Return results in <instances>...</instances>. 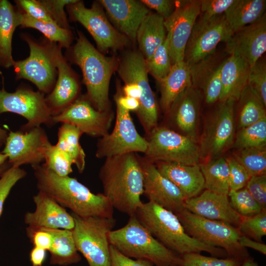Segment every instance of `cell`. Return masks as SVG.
I'll use <instances>...</instances> for the list:
<instances>
[{
	"label": "cell",
	"mask_w": 266,
	"mask_h": 266,
	"mask_svg": "<svg viewBox=\"0 0 266 266\" xmlns=\"http://www.w3.org/2000/svg\"><path fill=\"white\" fill-rule=\"evenodd\" d=\"M32 168L38 191L46 194L62 207L81 217L113 218L114 208L103 193L94 194L76 179L59 176L42 164Z\"/></svg>",
	"instance_id": "6da1fadb"
},
{
	"label": "cell",
	"mask_w": 266,
	"mask_h": 266,
	"mask_svg": "<svg viewBox=\"0 0 266 266\" xmlns=\"http://www.w3.org/2000/svg\"><path fill=\"white\" fill-rule=\"evenodd\" d=\"M99 177L103 194L114 209L133 216L142 202L143 175L141 164L133 153L106 158Z\"/></svg>",
	"instance_id": "7a4b0ae2"
},
{
	"label": "cell",
	"mask_w": 266,
	"mask_h": 266,
	"mask_svg": "<svg viewBox=\"0 0 266 266\" xmlns=\"http://www.w3.org/2000/svg\"><path fill=\"white\" fill-rule=\"evenodd\" d=\"M134 215L154 237L179 256L204 251L213 257H228L223 249L206 245L190 236L175 214L153 202L142 203Z\"/></svg>",
	"instance_id": "3957f363"
},
{
	"label": "cell",
	"mask_w": 266,
	"mask_h": 266,
	"mask_svg": "<svg viewBox=\"0 0 266 266\" xmlns=\"http://www.w3.org/2000/svg\"><path fill=\"white\" fill-rule=\"evenodd\" d=\"M77 33L75 43L67 49L65 57L80 67L87 96L94 107L107 111L110 80L117 62L114 57L105 56L97 50L81 32Z\"/></svg>",
	"instance_id": "277c9868"
},
{
	"label": "cell",
	"mask_w": 266,
	"mask_h": 266,
	"mask_svg": "<svg viewBox=\"0 0 266 266\" xmlns=\"http://www.w3.org/2000/svg\"><path fill=\"white\" fill-rule=\"evenodd\" d=\"M110 244L127 257L151 262L155 266H179L180 256L167 248L140 223L129 217L124 227L108 234Z\"/></svg>",
	"instance_id": "5b68a950"
},
{
	"label": "cell",
	"mask_w": 266,
	"mask_h": 266,
	"mask_svg": "<svg viewBox=\"0 0 266 266\" xmlns=\"http://www.w3.org/2000/svg\"><path fill=\"white\" fill-rule=\"evenodd\" d=\"M21 37L27 43L29 56L24 60L14 61L16 80L26 79L45 95L53 89L57 77L56 56L59 45L45 37L37 40L29 34Z\"/></svg>",
	"instance_id": "8992f818"
},
{
	"label": "cell",
	"mask_w": 266,
	"mask_h": 266,
	"mask_svg": "<svg viewBox=\"0 0 266 266\" xmlns=\"http://www.w3.org/2000/svg\"><path fill=\"white\" fill-rule=\"evenodd\" d=\"M185 232L206 245L223 249L228 257L243 262L250 256L238 242L242 235L238 229L227 223L197 215L186 208L176 214Z\"/></svg>",
	"instance_id": "52a82bcc"
},
{
	"label": "cell",
	"mask_w": 266,
	"mask_h": 266,
	"mask_svg": "<svg viewBox=\"0 0 266 266\" xmlns=\"http://www.w3.org/2000/svg\"><path fill=\"white\" fill-rule=\"evenodd\" d=\"M72 233L78 251L89 266H110L108 234L116 224L113 218L81 217L73 213Z\"/></svg>",
	"instance_id": "ba28073f"
},
{
	"label": "cell",
	"mask_w": 266,
	"mask_h": 266,
	"mask_svg": "<svg viewBox=\"0 0 266 266\" xmlns=\"http://www.w3.org/2000/svg\"><path fill=\"white\" fill-rule=\"evenodd\" d=\"M220 102L205 121L199 144L200 159L206 161L219 158L231 146L234 140L236 101L228 100Z\"/></svg>",
	"instance_id": "9c48e42d"
},
{
	"label": "cell",
	"mask_w": 266,
	"mask_h": 266,
	"mask_svg": "<svg viewBox=\"0 0 266 266\" xmlns=\"http://www.w3.org/2000/svg\"><path fill=\"white\" fill-rule=\"evenodd\" d=\"M152 161L172 162L186 165H200L199 144L185 135L166 128H155L145 152Z\"/></svg>",
	"instance_id": "30bf717a"
},
{
	"label": "cell",
	"mask_w": 266,
	"mask_h": 266,
	"mask_svg": "<svg viewBox=\"0 0 266 266\" xmlns=\"http://www.w3.org/2000/svg\"><path fill=\"white\" fill-rule=\"evenodd\" d=\"M99 3L94 2L87 8L83 1L77 0L66 7L70 19L88 31L100 51H115L128 45L129 39L112 26Z\"/></svg>",
	"instance_id": "8fae6325"
},
{
	"label": "cell",
	"mask_w": 266,
	"mask_h": 266,
	"mask_svg": "<svg viewBox=\"0 0 266 266\" xmlns=\"http://www.w3.org/2000/svg\"><path fill=\"white\" fill-rule=\"evenodd\" d=\"M233 32L224 14L208 17L200 14L185 48L184 61L189 66L210 56L220 42H226Z\"/></svg>",
	"instance_id": "7c38bea8"
},
{
	"label": "cell",
	"mask_w": 266,
	"mask_h": 266,
	"mask_svg": "<svg viewBox=\"0 0 266 266\" xmlns=\"http://www.w3.org/2000/svg\"><path fill=\"white\" fill-rule=\"evenodd\" d=\"M118 71L125 83H134L140 87V105L136 111L145 130L152 131L156 128L158 121V106L149 83L144 56L139 51L126 53L118 66Z\"/></svg>",
	"instance_id": "4fadbf2b"
},
{
	"label": "cell",
	"mask_w": 266,
	"mask_h": 266,
	"mask_svg": "<svg viewBox=\"0 0 266 266\" xmlns=\"http://www.w3.org/2000/svg\"><path fill=\"white\" fill-rule=\"evenodd\" d=\"M45 96L39 91L25 86L18 87L13 92L2 88L0 89V115L10 112L23 117L27 123L21 126V131H28L42 124L52 127L55 123L45 103Z\"/></svg>",
	"instance_id": "5bb4252c"
},
{
	"label": "cell",
	"mask_w": 266,
	"mask_h": 266,
	"mask_svg": "<svg viewBox=\"0 0 266 266\" xmlns=\"http://www.w3.org/2000/svg\"><path fill=\"white\" fill-rule=\"evenodd\" d=\"M45 131L41 126L28 131H10L1 152L7 157L11 166L42 164L51 145Z\"/></svg>",
	"instance_id": "9a60e30c"
},
{
	"label": "cell",
	"mask_w": 266,
	"mask_h": 266,
	"mask_svg": "<svg viewBox=\"0 0 266 266\" xmlns=\"http://www.w3.org/2000/svg\"><path fill=\"white\" fill-rule=\"evenodd\" d=\"M116 103V118L111 133L102 137L97 144L96 157L106 158L134 152L145 153L148 141L138 133L130 112Z\"/></svg>",
	"instance_id": "2e32d148"
},
{
	"label": "cell",
	"mask_w": 266,
	"mask_h": 266,
	"mask_svg": "<svg viewBox=\"0 0 266 266\" xmlns=\"http://www.w3.org/2000/svg\"><path fill=\"white\" fill-rule=\"evenodd\" d=\"M200 13V0L177 1L174 11L165 20L172 65L184 61L186 46Z\"/></svg>",
	"instance_id": "e0dca14e"
},
{
	"label": "cell",
	"mask_w": 266,
	"mask_h": 266,
	"mask_svg": "<svg viewBox=\"0 0 266 266\" xmlns=\"http://www.w3.org/2000/svg\"><path fill=\"white\" fill-rule=\"evenodd\" d=\"M112 116L107 111L96 109L87 95L78 97L60 114L53 117L54 122L66 123L77 128L82 133L91 136L107 134Z\"/></svg>",
	"instance_id": "ac0fdd59"
},
{
	"label": "cell",
	"mask_w": 266,
	"mask_h": 266,
	"mask_svg": "<svg viewBox=\"0 0 266 266\" xmlns=\"http://www.w3.org/2000/svg\"><path fill=\"white\" fill-rule=\"evenodd\" d=\"M225 51L253 66L266 51V14L259 20L233 32L225 42Z\"/></svg>",
	"instance_id": "d6986e66"
},
{
	"label": "cell",
	"mask_w": 266,
	"mask_h": 266,
	"mask_svg": "<svg viewBox=\"0 0 266 266\" xmlns=\"http://www.w3.org/2000/svg\"><path fill=\"white\" fill-rule=\"evenodd\" d=\"M143 175V193L153 202L174 214L185 209V199L180 190L163 176L150 162L141 164Z\"/></svg>",
	"instance_id": "ffe728a7"
},
{
	"label": "cell",
	"mask_w": 266,
	"mask_h": 266,
	"mask_svg": "<svg viewBox=\"0 0 266 266\" xmlns=\"http://www.w3.org/2000/svg\"><path fill=\"white\" fill-rule=\"evenodd\" d=\"M59 45L56 56L57 78L52 90L45 96V101L52 117L61 113L78 98L80 84Z\"/></svg>",
	"instance_id": "44dd1931"
},
{
	"label": "cell",
	"mask_w": 266,
	"mask_h": 266,
	"mask_svg": "<svg viewBox=\"0 0 266 266\" xmlns=\"http://www.w3.org/2000/svg\"><path fill=\"white\" fill-rule=\"evenodd\" d=\"M35 209L27 212L24 222L33 229H60L72 231L75 225L73 217L52 198L41 192L33 197Z\"/></svg>",
	"instance_id": "7402d4cb"
},
{
	"label": "cell",
	"mask_w": 266,
	"mask_h": 266,
	"mask_svg": "<svg viewBox=\"0 0 266 266\" xmlns=\"http://www.w3.org/2000/svg\"><path fill=\"white\" fill-rule=\"evenodd\" d=\"M185 208L199 216L227 223L236 228L243 217L231 206L228 195L205 190L201 194L186 199Z\"/></svg>",
	"instance_id": "603a6c76"
},
{
	"label": "cell",
	"mask_w": 266,
	"mask_h": 266,
	"mask_svg": "<svg viewBox=\"0 0 266 266\" xmlns=\"http://www.w3.org/2000/svg\"><path fill=\"white\" fill-rule=\"evenodd\" d=\"M99 2L122 34L132 41H136L138 29L150 12L148 8L140 0H100Z\"/></svg>",
	"instance_id": "cb8c5ba5"
},
{
	"label": "cell",
	"mask_w": 266,
	"mask_h": 266,
	"mask_svg": "<svg viewBox=\"0 0 266 266\" xmlns=\"http://www.w3.org/2000/svg\"><path fill=\"white\" fill-rule=\"evenodd\" d=\"M201 98V91L192 85L180 95L170 111L174 112V119L179 129L196 142L199 138Z\"/></svg>",
	"instance_id": "d4e9b609"
},
{
	"label": "cell",
	"mask_w": 266,
	"mask_h": 266,
	"mask_svg": "<svg viewBox=\"0 0 266 266\" xmlns=\"http://www.w3.org/2000/svg\"><path fill=\"white\" fill-rule=\"evenodd\" d=\"M157 168L180 190L185 200L197 196L204 189V178L200 165L161 162Z\"/></svg>",
	"instance_id": "484cf974"
},
{
	"label": "cell",
	"mask_w": 266,
	"mask_h": 266,
	"mask_svg": "<svg viewBox=\"0 0 266 266\" xmlns=\"http://www.w3.org/2000/svg\"><path fill=\"white\" fill-rule=\"evenodd\" d=\"M210 57L190 66L192 84L201 90L208 104L219 101L222 90L220 78L222 63H217Z\"/></svg>",
	"instance_id": "4316f807"
},
{
	"label": "cell",
	"mask_w": 266,
	"mask_h": 266,
	"mask_svg": "<svg viewBox=\"0 0 266 266\" xmlns=\"http://www.w3.org/2000/svg\"><path fill=\"white\" fill-rule=\"evenodd\" d=\"M250 68L246 63L233 55L222 63L220 78L222 90L220 101L238 100L248 85Z\"/></svg>",
	"instance_id": "83f0119b"
},
{
	"label": "cell",
	"mask_w": 266,
	"mask_h": 266,
	"mask_svg": "<svg viewBox=\"0 0 266 266\" xmlns=\"http://www.w3.org/2000/svg\"><path fill=\"white\" fill-rule=\"evenodd\" d=\"M22 13L8 0H0V67L13 66L12 37L16 28L20 26Z\"/></svg>",
	"instance_id": "f1b7e54d"
},
{
	"label": "cell",
	"mask_w": 266,
	"mask_h": 266,
	"mask_svg": "<svg viewBox=\"0 0 266 266\" xmlns=\"http://www.w3.org/2000/svg\"><path fill=\"white\" fill-rule=\"evenodd\" d=\"M159 83L161 106L165 112H169L180 95L192 85L190 66L184 61L172 65L169 73Z\"/></svg>",
	"instance_id": "f546056e"
},
{
	"label": "cell",
	"mask_w": 266,
	"mask_h": 266,
	"mask_svg": "<svg viewBox=\"0 0 266 266\" xmlns=\"http://www.w3.org/2000/svg\"><path fill=\"white\" fill-rule=\"evenodd\" d=\"M164 21L157 13L150 12L138 29L136 41L146 60L150 58L166 38Z\"/></svg>",
	"instance_id": "4dcf8cb0"
},
{
	"label": "cell",
	"mask_w": 266,
	"mask_h": 266,
	"mask_svg": "<svg viewBox=\"0 0 266 266\" xmlns=\"http://www.w3.org/2000/svg\"><path fill=\"white\" fill-rule=\"evenodd\" d=\"M43 229V228H42ZM52 236V242L49 251L50 264L67 266L76 264L81 260L72 234V231L60 229H44Z\"/></svg>",
	"instance_id": "1f68e13d"
},
{
	"label": "cell",
	"mask_w": 266,
	"mask_h": 266,
	"mask_svg": "<svg viewBox=\"0 0 266 266\" xmlns=\"http://www.w3.org/2000/svg\"><path fill=\"white\" fill-rule=\"evenodd\" d=\"M266 8L265 0H235L224 15L233 33L261 19Z\"/></svg>",
	"instance_id": "d6a6232c"
},
{
	"label": "cell",
	"mask_w": 266,
	"mask_h": 266,
	"mask_svg": "<svg viewBox=\"0 0 266 266\" xmlns=\"http://www.w3.org/2000/svg\"><path fill=\"white\" fill-rule=\"evenodd\" d=\"M82 134V133L75 126L63 123L58 128V140L55 144L68 156L79 173L83 172L85 167L86 155L79 143Z\"/></svg>",
	"instance_id": "836d02e7"
},
{
	"label": "cell",
	"mask_w": 266,
	"mask_h": 266,
	"mask_svg": "<svg viewBox=\"0 0 266 266\" xmlns=\"http://www.w3.org/2000/svg\"><path fill=\"white\" fill-rule=\"evenodd\" d=\"M237 101L239 129L266 118V105L248 84Z\"/></svg>",
	"instance_id": "e575fe53"
},
{
	"label": "cell",
	"mask_w": 266,
	"mask_h": 266,
	"mask_svg": "<svg viewBox=\"0 0 266 266\" xmlns=\"http://www.w3.org/2000/svg\"><path fill=\"white\" fill-rule=\"evenodd\" d=\"M204 180V189L228 195L229 168L226 159L219 157L200 164Z\"/></svg>",
	"instance_id": "d590c367"
},
{
	"label": "cell",
	"mask_w": 266,
	"mask_h": 266,
	"mask_svg": "<svg viewBox=\"0 0 266 266\" xmlns=\"http://www.w3.org/2000/svg\"><path fill=\"white\" fill-rule=\"evenodd\" d=\"M20 27L36 29L49 41L56 42L62 48L66 49L70 47L73 40V34L70 29L61 28L53 21H43L34 19L23 12Z\"/></svg>",
	"instance_id": "8d00e7d4"
},
{
	"label": "cell",
	"mask_w": 266,
	"mask_h": 266,
	"mask_svg": "<svg viewBox=\"0 0 266 266\" xmlns=\"http://www.w3.org/2000/svg\"><path fill=\"white\" fill-rule=\"evenodd\" d=\"M266 146L238 149L234 155L251 176L266 174Z\"/></svg>",
	"instance_id": "74e56055"
},
{
	"label": "cell",
	"mask_w": 266,
	"mask_h": 266,
	"mask_svg": "<svg viewBox=\"0 0 266 266\" xmlns=\"http://www.w3.org/2000/svg\"><path fill=\"white\" fill-rule=\"evenodd\" d=\"M266 145V118L240 129L234 146L237 149Z\"/></svg>",
	"instance_id": "f35d334b"
},
{
	"label": "cell",
	"mask_w": 266,
	"mask_h": 266,
	"mask_svg": "<svg viewBox=\"0 0 266 266\" xmlns=\"http://www.w3.org/2000/svg\"><path fill=\"white\" fill-rule=\"evenodd\" d=\"M145 61L148 73L159 82L166 76L172 66L166 36L163 43L156 50L150 58Z\"/></svg>",
	"instance_id": "ab89813d"
},
{
	"label": "cell",
	"mask_w": 266,
	"mask_h": 266,
	"mask_svg": "<svg viewBox=\"0 0 266 266\" xmlns=\"http://www.w3.org/2000/svg\"><path fill=\"white\" fill-rule=\"evenodd\" d=\"M228 196L232 208L242 217L253 216L263 210L245 187L230 190Z\"/></svg>",
	"instance_id": "60d3db41"
},
{
	"label": "cell",
	"mask_w": 266,
	"mask_h": 266,
	"mask_svg": "<svg viewBox=\"0 0 266 266\" xmlns=\"http://www.w3.org/2000/svg\"><path fill=\"white\" fill-rule=\"evenodd\" d=\"M42 164L49 170L60 176H66L72 172L70 159L56 145L49 147Z\"/></svg>",
	"instance_id": "b9f144b4"
},
{
	"label": "cell",
	"mask_w": 266,
	"mask_h": 266,
	"mask_svg": "<svg viewBox=\"0 0 266 266\" xmlns=\"http://www.w3.org/2000/svg\"><path fill=\"white\" fill-rule=\"evenodd\" d=\"M237 228L242 234L261 242L266 235V209L253 216L243 217Z\"/></svg>",
	"instance_id": "7bdbcfd3"
},
{
	"label": "cell",
	"mask_w": 266,
	"mask_h": 266,
	"mask_svg": "<svg viewBox=\"0 0 266 266\" xmlns=\"http://www.w3.org/2000/svg\"><path fill=\"white\" fill-rule=\"evenodd\" d=\"M180 259L179 266H239L243 263L233 258L208 257L197 253L183 255Z\"/></svg>",
	"instance_id": "ee69618b"
},
{
	"label": "cell",
	"mask_w": 266,
	"mask_h": 266,
	"mask_svg": "<svg viewBox=\"0 0 266 266\" xmlns=\"http://www.w3.org/2000/svg\"><path fill=\"white\" fill-rule=\"evenodd\" d=\"M26 174L27 172L20 167L10 166L0 175V217L4 202L12 188Z\"/></svg>",
	"instance_id": "f6af8a7d"
},
{
	"label": "cell",
	"mask_w": 266,
	"mask_h": 266,
	"mask_svg": "<svg viewBox=\"0 0 266 266\" xmlns=\"http://www.w3.org/2000/svg\"><path fill=\"white\" fill-rule=\"evenodd\" d=\"M261 58L250 67L248 84L258 93L266 105V63L265 60Z\"/></svg>",
	"instance_id": "bcb514c9"
},
{
	"label": "cell",
	"mask_w": 266,
	"mask_h": 266,
	"mask_svg": "<svg viewBox=\"0 0 266 266\" xmlns=\"http://www.w3.org/2000/svg\"><path fill=\"white\" fill-rule=\"evenodd\" d=\"M77 0H39L52 19L61 28L70 29L65 7Z\"/></svg>",
	"instance_id": "7dc6e473"
},
{
	"label": "cell",
	"mask_w": 266,
	"mask_h": 266,
	"mask_svg": "<svg viewBox=\"0 0 266 266\" xmlns=\"http://www.w3.org/2000/svg\"><path fill=\"white\" fill-rule=\"evenodd\" d=\"M226 160L229 168L230 190L237 191L245 188L251 176L234 157Z\"/></svg>",
	"instance_id": "c3c4849f"
},
{
	"label": "cell",
	"mask_w": 266,
	"mask_h": 266,
	"mask_svg": "<svg viewBox=\"0 0 266 266\" xmlns=\"http://www.w3.org/2000/svg\"><path fill=\"white\" fill-rule=\"evenodd\" d=\"M245 188L262 209H266V174L252 176Z\"/></svg>",
	"instance_id": "681fc988"
},
{
	"label": "cell",
	"mask_w": 266,
	"mask_h": 266,
	"mask_svg": "<svg viewBox=\"0 0 266 266\" xmlns=\"http://www.w3.org/2000/svg\"><path fill=\"white\" fill-rule=\"evenodd\" d=\"M16 5L32 18L40 21L53 20L39 0H15Z\"/></svg>",
	"instance_id": "f907efd6"
},
{
	"label": "cell",
	"mask_w": 266,
	"mask_h": 266,
	"mask_svg": "<svg viewBox=\"0 0 266 266\" xmlns=\"http://www.w3.org/2000/svg\"><path fill=\"white\" fill-rule=\"evenodd\" d=\"M235 0H201L200 14L211 17L224 14Z\"/></svg>",
	"instance_id": "816d5d0a"
},
{
	"label": "cell",
	"mask_w": 266,
	"mask_h": 266,
	"mask_svg": "<svg viewBox=\"0 0 266 266\" xmlns=\"http://www.w3.org/2000/svg\"><path fill=\"white\" fill-rule=\"evenodd\" d=\"M110 266H154L150 261L133 259L121 253L115 247L110 245Z\"/></svg>",
	"instance_id": "f5cc1de1"
},
{
	"label": "cell",
	"mask_w": 266,
	"mask_h": 266,
	"mask_svg": "<svg viewBox=\"0 0 266 266\" xmlns=\"http://www.w3.org/2000/svg\"><path fill=\"white\" fill-rule=\"evenodd\" d=\"M26 232L33 246L49 251L51 246L52 237L48 232L44 229L27 227Z\"/></svg>",
	"instance_id": "db71d44e"
},
{
	"label": "cell",
	"mask_w": 266,
	"mask_h": 266,
	"mask_svg": "<svg viewBox=\"0 0 266 266\" xmlns=\"http://www.w3.org/2000/svg\"><path fill=\"white\" fill-rule=\"evenodd\" d=\"M147 8L155 10L165 20L169 17L175 10L177 1L170 0H141Z\"/></svg>",
	"instance_id": "11a10c76"
},
{
	"label": "cell",
	"mask_w": 266,
	"mask_h": 266,
	"mask_svg": "<svg viewBox=\"0 0 266 266\" xmlns=\"http://www.w3.org/2000/svg\"><path fill=\"white\" fill-rule=\"evenodd\" d=\"M239 244L244 248H250L256 250L263 255H266V245L258 242L242 234L238 239Z\"/></svg>",
	"instance_id": "9f6ffc18"
},
{
	"label": "cell",
	"mask_w": 266,
	"mask_h": 266,
	"mask_svg": "<svg viewBox=\"0 0 266 266\" xmlns=\"http://www.w3.org/2000/svg\"><path fill=\"white\" fill-rule=\"evenodd\" d=\"M115 101L123 108L129 112L130 111H137L140 105L138 100L125 96H117L115 97Z\"/></svg>",
	"instance_id": "6f0895ef"
},
{
	"label": "cell",
	"mask_w": 266,
	"mask_h": 266,
	"mask_svg": "<svg viewBox=\"0 0 266 266\" xmlns=\"http://www.w3.org/2000/svg\"><path fill=\"white\" fill-rule=\"evenodd\" d=\"M46 250L33 246L30 252V258L33 266H42L46 257Z\"/></svg>",
	"instance_id": "680465c9"
},
{
	"label": "cell",
	"mask_w": 266,
	"mask_h": 266,
	"mask_svg": "<svg viewBox=\"0 0 266 266\" xmlns=\"http://www.w3.org/2000/svg\"><path fill=\"white\" fill-rule=\"evenodd\" d=\"M125 96L137 99L139 100L141 91L138 85L134 83H125L123 88Z\"/></svg>",
	"instance_id": "91938a15"
},
{
	"label": "cell",
	"mask_w": 266,
	"mask_h": 266,
	"mask_svg": "<svg viewBox=\"0 0 266 266\" xmlns=\"http://www.w3.org/2000/svg\"><path fill=\"white\" fill-rule=\"evenodd\" d=\"M239 266H258V264L253 258L249 256Z\"/></svg>",
	"instance_id": "94428289"
},
{
	"label": "cell",
	"mask_w": 266,
	"mask_h": 266,
	"mask_svg": "<svg viewBox=\"0 0 266 266\" xmlns=\"http://www.w3.org/2000/svg\"><path fill=\"white\" fill-rule=\"evenodd\" d=\"M8 133L5 130L0 127V141L3 143L4 144L7 137Z\"/></svg>",
	"instance_id": "6125c7cd"
},
{
	"label": "cell",
	"mask_w": 266,
	"mask_h": 266,
	"mask_svg": "<svg viewBox=\"0 0 266 266\" xmlns=\"http://www.w3.org/2000/svg\"><path fill=\"white\" fill-rule=\"evenodd\" d=\"M7 162V156L2 153L0 152V168L3 166Z\"/></svg>",
	"instance_id": "be15d7a7"
},
{
	"label": "cell",
	"mask_w": 266,
	"mask_h": 266,
	"mask_svg": "<svg viewBox=\"0 0 266 266\" xmlns=\"http://www.w3.org/2000/svg\"><path fill=\"white\" fill-rule=\"evenodd\" d=\"M10 166L9 165V164L8 163V162H7L3 166H2L0 168V175L1 174V173L6 169H7L8 167H9V166Z\"/></svg>",
	"instance_id": "e7e4bbea"
},
{
	"label": "cell",
	"mask_w": 266,
	"mask_h": 266,
	"mask_svg": "<svg viewBox=\"0 0 266 266\" xmlns=\"http://www.w3.org/2000/svg\"><path fill=\"white\" fill-rule=\"evenodd\" d=\"M4 144L3 143H2V142L0 141V148L2 147V146Z\"/></svg>",
	"instance_id": "03108f58"
},
{
	"label": "cell",
	"mask_w": 266,
	"mask_h": 266,
	"mask_svg": "<svg viewBox=\"0 0 266 266\" xmlns=\"http://www.w3.org/2000/svg\"></svg>",
	"instance_id": "003e7915"
}]
</instances>
